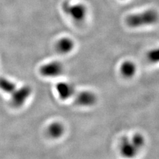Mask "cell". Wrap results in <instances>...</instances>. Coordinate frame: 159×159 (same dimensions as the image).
Listing matches in <instances>:
<instances>
[{"label": "cell", "instance_id": "6da1fadb", "mask_svg": "<svg viewBox=\"0 0 159 159\" xmlns=\"http://www.w3.org/2000/svg\"><path fill=\"white\" fill-rule=\"evenodd\" d=\"M159 15L156 10L148 9L141 13H134L129 16L126 19V23L129 27L138 28L150 26L158 23Z\"/></svg>", "mask_w": 159, "mask_h": 159}, {"label": "cell", "instance_id": "5b68a950", "mask_svg": "<svg viewBox=\"0 0 159 159\" xmlns=\"http://www.w3.org/2000/svg\"><path fill=\"white\" fill-rule=\"evenodd\" d=\"M119 151L124 157L131 158L135 157L141 151L131 137H123L119 143Z\"/></svg>", "mask_w": 159, "mask_h": 159}, {"label": "cell", "instance_id": "9c48e42d", "mask_svg": "<svg viewBox=\"0 0 159 159\" xmlns=\"http://www.w3.org/2000/svg\"><path fill=\"white\" fill-rule=\"evenodd\" d=\"M47 133L49 137L53 139H58L64 135V126L61 122L54 121L48 125Z\"/></svg>", "mask_w": 159, "mask_h": 159}, {"label": "cell", "instance_id": "52a82bcc", "mask_svg": "<svg viewBox=\"0 0 159 159\" xmlns=\"http://www.w3.org/2000/svg\"><path fill=\"white\" fill-rule=\"evenodd\" d=\"M56 91L59 98L62 100H67L72 98L76 93V89L72 84L66 82H60L56 85Z\"/></svg>", "mask_w": 159, "mask_h": 159}, {"label": "cell", "instance_id": "ba28073f", "mask_svg": "<svg viewBox=\"0 0 159 159\" xmlns=\"http://www.w3.org/2000/svg\"><path fill=\"white\" fill-rule=\"evenodd\" d=\"M75 47V43L69 37H63L60 39L56 44L57 51L63 54H66L71 52Z\"/></svg>", "mask_w": 159, "mask_h": 159}, {"label": "cell", "instance_id": "8992f818", "mask_svg": "<svg viewBox=\"0 0 159 159\" xmlns=\"http://www.w3.org/2000/svg\"><path fill=\"white\" fill-rule=\"evenodd\" d=\"M76 105L81 107H91L95 105L98 98L96 93L90 90H82L73 97Z\"/></svg>", "mask_w": 159, "mask_h": 159}, {"label": "cell", "instance_id": "7c38bea8", "mask_svg": "<svg viewBox=\"0 0 159 159\" xmlns=\"http://www.w3.org/2000/svg\"><path fill=\"white\" fill-rule=\"evenodd\" d=\"M148 61L153 64L159 63V47L152 48L147 54Z\"/></svg>", "mask_w": 159, "mask_h": 159}, {"label": "cell", "instance_id": "3957f363", "mask_svg": "<svg viewBox=\"0 0 159 159\" xmlns=\"http://www.w3.org/2000/svg\"><path fill=\"white\" fill-rule=\"evenodd\" d=\"M64 70L62 63L57 61H51L44 64L39 68L41 75L46 78H57L61 75Z\"/></svg>", "mask_w": 159, "mask_h": 159}, {"label": "cell", "instance_id": "277c9868", "mask_svg": "<svg viewBox=\"0 0 159 159\" xmlns=\"http://www.w3.org/2000/svg\"><path fill=\"white\" fill-rule=\"evenodd\" d=\"M63 10L68 16L77 22L83 21L87 15L86 7L83 4H64Z\"/></svg>", "mask_w": 159, "mask_h": 159}, {"label": "cell", "instance_id": "8fae6325", "mask_svg": "<svg viewBox=\"0 0 159 159\" xmlns=\"http://www.w3.org/2000/svg\"><path fill=\"white\" fill-rule=\"evenodd\" d=\"M17 88L16 84L6 77H0V90L7 94L12 93Z\"/></svg>", "mask_w": 159, "mask_h": 159}, {"label": "cell", "instance_id": "30bf717a", "mask_svg": "<svg viewBox=\"0 0 159 159\" xmlns=\"http://www.w3.org/2000/svg\"><path fill=\"white\" fill-rule=\"evenodd\" d=\"M119 70L123 77L131 78L136 74L137 68L135 62L131 61H125L121 63Z\"/></svg>", "mask_w": 159, "mask_h": 159}, {"label": "cell", "instance_id": "7a4b0ae2", "mask_svg": "<svg viewBox=\"0 0 159 159\" xmlns=\"http://www.w3.org/2000/svg\"><path fill=\"white\" fill-rule=\"evenodd\" d=\"M32 89L29 86L17 87L10 94L11 105L15 108H20L27 103L32 94Z\"/></svg>", "mask_w": 159, "mask_h": 159}]
</instances>
